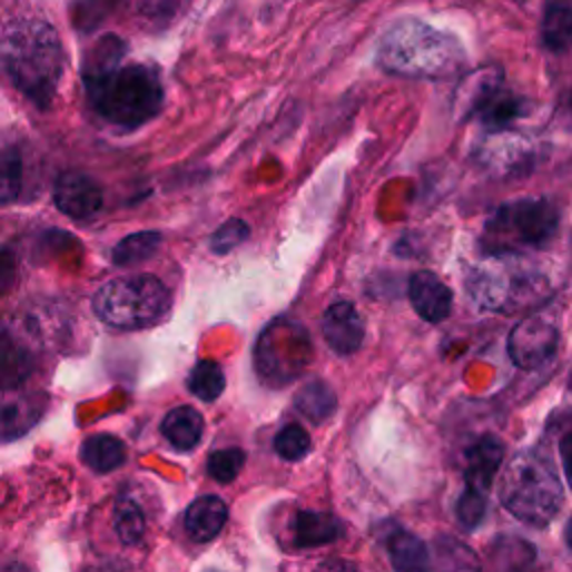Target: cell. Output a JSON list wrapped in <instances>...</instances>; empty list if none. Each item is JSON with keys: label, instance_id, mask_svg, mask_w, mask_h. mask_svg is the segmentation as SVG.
Masks as SVG:
<instances>
[{"label": "cell", "instance_id": "cell-1", "mask_svg": "<svg viewBox=\"0 0 572 572\" xmlns=\"http://www.w3.org/2000/svg\"><path fill=\"white\" fill-rule=\"evenodd\" d=\"M121 41L106 39L86 66L83 79L92 108L110 124L137 128L155 119L164 106V86L148 66H119Z\"/></svg>", "mask_w": 572, "mask_h": 572}, {"label": "cell", "instance_id": "cell-27", "mask_svg": "<svg viewBox=\"0 0 572 572\" xmlns=\"http://www.w3.org/2000/svg\"><path fill=\"white\" fill-rule=\"evenodd\" d=\"M250 235V228L244 219H228L224 226H219L210 239V248L217 255H226L233 248H237L239 244H244Z\"/></svg>", "mask_w": 572, "mask_h": 572}, {"label": "cell", "instance_id": "cell-13", "mask_svg": "<svg viewBox=\"0 0 572 572\" xmlns=\"http://www.w3.org/2000/svg\"><path fill=\"white\" fill-rule=\"evenodd\" d=\"M226 521H228L226 503L219 496L206 494V496H199L197 501L190 503V507L186 510L184 525L195 541L206 543L221 532Z\"/></svg>", "mask_w": 572, "mask_h": 572}, {"label": "cell", "instance_id": "cell-9", "mask_svg": "<svg viewBox=\"0 0 572 572\" xmlns=\"http://www.w3.org/2000/svg\"><path fill=\"white\" fill-rule=\"evenodd\" d=\"M55 204L72 219H90L103 206V190L86 172H63L55 184Z\"/></svg>", "mask_w": 572, "mask_h": 572}, {"label": "cell", "instance_id": "cell-10", "mask_svg": "<svg viewBox=\"0 0 572 572\" xmlns=\"http://www.w3.org/2000/svg\"><path fill=\"white\" fill-rule=\"evenodd\" d=\"M323 334L336 354L352 356L363 347L365 341L363 316L352 303H334L323 316Z\"/></svg>", "mask_w": 572, "mask_h": 572}, {"label": "cell", "instance_id": "cell-28", "mask_svg": "<svg viewBox=\"0 0 572 572\" xmlns=\"http://www.w3.org/2000/svg\"><path fill=\"white\" fill-rule=\"evenodd\" d=\"M21 181H23V159L19 155V150L8 148L3 155V201H12L17 199L19 190H21Z\"/></svg>", "mask_w": 572, "mask_h": 572}, {"label": "cell", "instance_id": "cell-24", "mask_svg": "<svg viewBox=\"0 0 572 572\" xmlns=\"http://www.w3.org/2000/svg\"><path fill=\"white\" fill-rule=\"evenodd\" d=\"M115 530L119 534V539L126 545H137L144 534H146V519L144 512L139 510V505L130 499H124L117 503L115 510Z\"/></svg>", "mask_w": 572, "mask_h": 572}, {"label": "cell", "instance_id": "cell-15", "mask_svg": "<svg viewBox=\"0 0 572 572\" xmlns=\"http://www.w3.org/2000/svg\"><path fill=\"white\" fill-rule=\"evenodd\" d=\"M161 434L177 450H193L204 436V418L195 407H177L161 421Z\"/></svg>", "mask_w": 572, "mask_h": 572}, {"label": "cell", "instance_id": "cell-7", "mask_svg": "<svg viewBox=\"0 0 572 572\" xmlns=\"http://www.w3.org/2000/svg\"><path fill=\"white\" fill-rule=\"evenodd\" d=\"M467 284L472 298L492 312H516L539 289L532 275L521 270L505 253H496V257L476 266Z\"/></svg>", "mask_w": 572, "mask_h": 572}, {"label": "cell", "instance_id": "cell-20", "mask_svg": "<svg viewBox=\"0 0 572 572\" xmlns=\"http://www.w3.org/2000/svg\"><path fill=\"white\" fill-rule=\"evenodd\" d=\"M389 554L396 570H423L430 565L427 545L412 532L396 530L389 536Z\"/></svg>", "mask_w": 572, "mask_h": 572}, {"label": "cell", "instance_id": "cell-29", "mask_svg": "<svg viewBox=\"0 0 572 572\" xmlns=\"http://www.w3.org/2000/svg\"><path fill=\"white\" fill-rule=\"evenodd\" d=\"M186 3L188 0H144L141 14L150 21L168 23L186 8Z\"/></svg>", "mask_w": 572, "mask_h": 572}, {"label": "cell", "instance_id": "cell-5", "mask_svg": "<svg viewBox=\"0 0 572 572\" xmlns=\"http://www.w3.org/2000/svg\"><path fill=\"white\" fill-rule=\"evenodd\" d=\"M170 309V294L155 275L117 277L95 296L97 316L115 329H144L159 323Z\"/></svg>", "mask_w": 572, "mask_h": 572}, {"label": "cell", "instance_id": "cell-12", "mask_svg": "<svg viewBox=\"0 0 572 572\" xmlns=\"http://www.w3.org/2000/svg\"><path fill=\"white\" fill-rule=\"evenodd\" d=\"M503 443L496 436L479 438L465 456V483L467 487L487 492L501 463H503Z\"/></svg>", "mask_w": 572, "mask_h": 572}, {"label": "cell", "instance_id": "cell-3", "mask_svg": "<svg viewBox=\"0 0 572 572\" xmlns=\"http://www.w3.org/2000/svg\"><path fill=\"white\" fill-rule=\"evenodd\" d=\"M463 63L465 52L452 34L416 19L394 23L378 46V66L398 77L445 79Z\"/></svg>", "mask_w": 572, "mask_h": 572}, {"label": "cell", "instance_id": "cell-17", "mask_svg": "<svg viewBox=\"0 0 572 572\" xmlns=\"http://www.w3.org/2000/svg\"><path fill=\"white\" fill-rule=\"evenodd\" d=\"M541 39L550 52H565L572 46V6L568 0H548Z\"/></svg>", "mask_w": 572, "mask_h": 572}, {"label": "cell", "instance_id": "cell-31", "mask_svg": "<svg viewBox=\"0 0 572 572\" xmlns=\"http://www.w3.org/2000/svg\"><path fill=\"white\" fill-rule=\"evenodd\" d=\"M565 541H568V545L572 548V519H570V523H568V527H565Z\"/></svg>", "mask_w": 572, "mask_h": 572}, {"label": "cell", "instance_id": "cell-6", "mask_svg": "<svg viewBox=\"0 0 572 572\" xmlns=\"http://www.w3.org/2000/svg\"><path fill=\"white\" fill-rule=\"evenodd\" d=\"M559 226V210L548 199H519L501 206L485 226L483 241L492 253L543 246Z\"/></svg>", "mask_w": 572, "mask_h": 572}, {"label": "cell", "instance_id": "cell-26", "mask_svg": "<svg viewBox=\"0 0 572 572\" xmlns=\"http://www.w3.org/2000/svg\"><path fill=\"white\" fill-rule=\"evenodd\" d=\"M487 492L474 490V487H465V492L461 494L458 503H456V516L461 521L463 527L474 530L481 525V521L485 519V510H487Z\"/></svg>", "mask_w": 572, "mask_h": 572}, {"label": "cell", "instance_id": "cell-19", "mask_svg": "<svg viewBox=\"0 0 572 572\" xmlns=\"http://www.w3.org/2000/svg\"><path fill=\"white\" fill-rule=\"evenodd\" d=\"M296 407L303 416H307L314 423H323L327 421L336 407H338V398L334 394V389L323 383V381H312L307 383L298 396H296Z\"/></svg>", "mask_w": 572, "mask_h": 572}, {"label": "cell", "instance_id": "cell-11", "mask_svg": "<svg viewBox=\"0 0 572 572\" xmlns=\"http://www.w3.org/2000/svg\"><path fill=\"white\" fill-rule=\"evenodd\" d=\"M410 300L416 314L432 325L443 323L452 314V292L441 277L430 270H418L412 275Z\"/></svg>", "mask_w": 572, "mask_h": 572}, {"label": "cell", "instance_id": "cell-25", "mask_svg": "<svg viewBox=\"0 0 572 572\" xmlns=\"http://www.w3.org/2000/svg\"><path fill=\"white\" fill-rule=\"evenodd\" d=\"M246 463V454L237 447L219 450L208 458V474L219 483H233Z\"/></svg>", "mask_w": 572, "mask_h": 572}, {"label": "cell", "instance_id": "cell-18", "mask_svg": "<svg viewBox=\"0 0 572 572\" xmlns=\"http://www.w3.org/2000/svg\"><path fill=\"white\" fill-rule=\"evenodd\" d=\"M126 445L110 434H95L90 438L83 441L81 445V458L83 463L99 472V474H108L119 470L126 463Z\"/></svg>", "mask_w": 572, "mask_h": 572}, {"label": "cell", "instance_id": "cell-22", "mask_svg": "<svg viewBox=\"0 0 572 572\" xmlns=\"http://www.w3.org/2000/svg\"><path fill=\"white\" fill-rule=\"evenodd\" d=\"M188 387L197 398H201L206 403L219 398L226 387L221 367L215 361H199L188 376Z\"/></svg>", "mask_w": 572, "mask_h": 572}, {"label": "cell", "instance_id": "cell-14", "mask_svg": "<svg viewBox=\"0 0 572 572\" xmlns=\"http://www.w3.org/2000/svg\"><path fill=\"white\" fill-rule=\"evenodd\" d=\"M345 525L338 516L329 514V512H300L296 516V525H294V534H296V543L300 548H316V545H325V543H334L343 536Z\"/></svg>", "mask_w": 572, "mask_h": 572}, {"label": "cell", "instance_id": "cell-16", "mask_svg": "<svg viewBox=\"0 0 572 572\" xmlns=\"http://www.w3.org/2000/svg\"><path fill=\"white\" fill-rule=\"evenodd\" d=\"M472 115H476L487 128H505L523 115V101L512 92H505L501 83H496L476 103Z\"/></svg>", "mask_w": 572, "mask_h": 572}, {"label": "cell", "instance_id": "cell-30", "mask_svg": "<svg viewBox=\"0 0 572 572\" xmlns=\"http://www.w3.org/2000/svg\"><path fill=\"white\" fill-rule=\"evenodd\" d=\"M559 452H561V463H563V474L572 487V432H568L563 438H561V445H559Z\"/></svg>", "mask_w": 572, "mask_h": 572}, {"label": "cell", "instance_id": "cell-2", "mask_svg": "<svg viewBox=\"0 0 572 572\" xmlns=\"http://www.w3.org/2000/svg\"><path fill=\"white\" fill-rule=\"evenodd\" d=\"M3 63L14 88L34 106L48 108L63 75L61 39L43 21H14L3 34Z\"/></svg>", "mask_w": 572, "mask_h": 572}, {"label": "cell", "instance_id": "cell-21", "mask_svg": "<svg viewBox=\"0 0 572 572\" xmlns=\"http://www.w3.org/2000/svg\"><path fill=\"white\" fill-rule=\"evenodd\" d=\"M161 246V235L157 230H141L121 239L112 250V262L117 266H137L150 259Z\"/></svg>", "mask_w": 572, "mask_h": 572}, {"label": "cell", "instance_id": "cell-8", "mask_svg": "<svg viewBox=\"0 0 572 572\" xmlns=\"http://www.w3.org/2000/svg\"><path fill=\"white\" fill-rule=\"evenodd\" d=\"M559 347L556 329L539 318H527L519 323L507 341L510 358L521 369H536L548 363Z\"/></svg>", "mask_w": 572, "mask_h": 572}, {"label": "cell", "instance_id": "cell-23", "mask_svg": "<svg viewBox=\"0 0 572 572\" xmlns=\"http://www.w3.org/2000/svg\"><path fill=\"white\" fill-rule=\"evenodd\" d=\"M273 445H275V452L279 454V458L296 463V461H303L309 454L312 436L303 425L292 423V425H286L277 432Z\"/></svg>", "mask_w": 572, "mask_h": 572}, {"label": "cell", "instance_id": "cell-4", "mask_svg": "<svg viewBox=\"0 0 572 572\" xmlns=\"http://www.w3.org/2000/svg\"><path fill=\"white\" fill-rule=\"evenodd\" d=\"M501 503L527 525L543 527L561 510V479L548 456L521 452L505 465L499 485Z\"/></svg>", "mask_w": 572, "mask_h": 572}]
</instances>
